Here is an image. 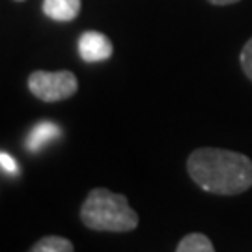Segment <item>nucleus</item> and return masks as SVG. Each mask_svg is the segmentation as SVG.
Returning <instances> with one entry per match:
<instances>
[{
  "label": "nucleus",
  "mask_w": 252,
  "mask_h": 252,
  "mask_svg": "<svg viewBox=\"0 0 252 252\" xmlns=\"http://www.w3.org/2000/svg\"><path fill=\"white\" fill-rule=\"evenodd\" d=\"M187 172L200 189L235 196L252 187V161L243 153L222 148H200L189 155Z\"/></svg>",
  "instance_id": "nucleus-1"
},
{
  "label": "nucleus",
  "mask_w": 252,
  "mask_h": 252,
  "mask_svg": "<svg viewBox=\"0 0 252 252\" xmlns=\"http://www.w3.org/2000/svg\"><path fill=\"white\" fill-rule=\"evenodd\" d=\"M82 224L95 232H133L138 226V215L124 194L97 187L88 192L81 207Z\"/></svg>",
  "instance_id": "nucleus-2"
},
{
  "label": "nucleus",
  "mask_w": 252,
  "mask_h": 252,
  "mask_svg": "<svg viewBox=\"0 0 252 252\" xmlns=\"http://www.w3.org/2000/svg\"><path fill=\"white\" fill-rule=\"evenodd\" d=\"M28 90L45 103H56L73 97L79 90V81L73 71H34L28 77Z\"/></svg>",
  "instance_id": "nucleus-3"
},
{
  "label": "nucleus",
  "mask_w": 252,
  "mask_h": 252,
  "mask_svg": "<svg viewBox=\"0 0 252 252\" xmlns=\"http://www.w3.org/2000/svg\"><path fill=\"white\" fill-rule=\"evenodd\" d=\"M112 51H114L112 41L103 32L88 30V32H82L79 37V54L84 62H105L112 56Z\"/></svg>",
  "instance_id": "nucleus-4"
},
{
  "label": "nucleus",
  "mask_w": 252,
  "mask_h": 252,
  "mask_svg": "<svg viewBox=\"0 0 252 252\" xmlns=\"http://www.w3.org/2000/svg\"><path fill=\"white\" fill-rule=\"evenodd\" d=\"M60 136V127L53 122H39L32 127L27 136V150L30 153L41 152L49 142H53Z\"/></svg>",
  "instance_id": "nucleus-5"
},
{
  "label": "nucleus",
  "mask_w": 252,
  "mask_h": 252,
  "mask_svg": "<svg viewBox=\"0 0 252 252\" xmlns=\"http://www.w3.org/2000/svg\"><path fill=\"white\" fill-rule=\"evenodd\" d=\"M43 13L58 23H69L81 13V0H43Z\"/></svg>",
  "instance_id": "nucleus-6"
},
{
  "label": "nucleus",
  "mask_w": 252,
  "mask_h": 252,
  "mask_svg": "<svg viewBox=\"0 0 252 252\" xmlns=\"http://www.w3.org/2000/svg\"><path fill=\"white\" fill-rule=\"evenodd\" d=\"M178 252H213L215 247L211 243V239L207 235L200 234V232H192V234H187L183 239H181L178 247H176Z\"/></svg>",
  "instance_id": "nucleus-7"
},
{
  "label": "nucleus",
  "mask_w": 252,
  "mask_h": 252,
  "mask_svg": "<svg viewBox=\"0 0 252 252\" xmlns=\"http://www.w3.org/2000/svg\"><path fill=\"white\" fill-rule=\"evenodd\" d=\"M32 252H73L75 247L69 239L60 237V235H47L41 237L36 245L30 247Z\"/></svg>",
  "instance_id": "nucleus-8"
},
{
  "label": "nucleus",
  "mask_w": 252,
  "mask_h": 252,
  "mask_svg": "<svg viewBox=\"0 0 252 252\" xmlns=\"http://www.w3.org/2000/svg\"><path fill=\"white\" fill-rule=\"evenodd\" d=\"M239 60H241V67H243L245 75L252 81V37L245 43Z\"/></svg>",
  "instance_id": "nucleus-9"
},
{
  "label": "nucleus",
  "mask_w": 252,
  "mask_h": 252,
  "mask_svg": "<svg viewBox=\"0 0 252 252\" xmlns=\"http://www.w3.org/2000/svg\"><path fill=\"white\" fill-rule=\"evenodd\" d=\"M0 168L4 172H9V174H15L17 172V162L11 155L0 152Z\"/></svg>",
  "instance_id": "nucleus-10"
},
{
  "label": "nucleus",
  "mask_w": 252,
  "mask_h": 252,
  "mask_svg": "<svg viewBox=\"0 0 252 252\" xmlns=\"http://www.w3.org/2000/svg\"><path fill=\"white\" fill-rule=\"evenodd\" d=\"M207 2H211V4H215V6H228V4H235V2H239V0H207Z\"/></svg>",
  "instance_id": "nucleus-11"
},
{
  "label": "nucleus",
  "mask_w": 252,
  "mask_h": 252,
  "mask_svg": "<svg viewBox=\"0 0 252 252\" xmlns=\"http://www.w3.org/2000/svg\"><path fill=\"white\" fill-rule=\"evenodd\" d=\"M15 2H25V0H15Z\"/></svg>",
  "instance_id": "nucleus-12"
}]
</instances>
